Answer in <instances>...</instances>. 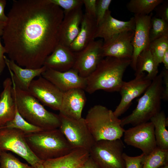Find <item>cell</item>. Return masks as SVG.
Here are the masks:
<instances>
[{
	"label": "cell",
	"instance_id": "cell-1",
	"mask_svg": "<svg viewBox=\"0 0 168 168\" xmlns=\"http://www.w3.org/2000/svg\"><path fill=\"white\" fill-rule=\"evenodd\" d=\"M2 35L9 59L38 69L59 44L63 10L49 0H14Z\"/></svg>",
	"mask_w": 168,
	"mask_h": 168
},
{
	"label": "cell",
	"instance_id": "cell-2",
	"mask_svg": "<svg viewBox=\"0 0 168 168\" xmlns=\"http://www.w3.org/2000/svg\"><path fill=\"white\" fill-rule=\"evenodd\" d=\"M131 59L110 57L104 58L86 79L85 91L91 94L99 90L119 91L124 81V74L130 65Z\"/></svg>",
	"mask_w": 168,
	"mask_h": 168
},
{
	"label": "cell",
	"instance_id": "cell-3",
	"mask_svg": "<svg viewBox=\"0 0 168 168\" xmlns=\"http://www.w3.org/2000/svg\"><path fill=\"white\" fill-rule=\"evenodd\" d=\"M12 81L13 97L21 116L30 124L43 130L58 128L60 124L59 115L47 110L28 91L20 89Z\"/></svg>",
	"mask_w": 168,
	"mask_h": 168
},
{
	"label": "cell",
	"instance_id": "cell-4",
	"mask_svg": "<svg viewBox=\"0 0 168 168\" xmlns=\"http://www.w3.org/2000/svg\"><path fill=\"white\" fill-rule=\"evenodd\" d=\"M25 136L30 150L43 161L60 157L73 149L59 128L26 133Z\"/></svg>",
	"mask_w": 168,
	"mask_h": 168
},
{
	"label": "cell",
	"instance_id": "cell-5",
	"mask_svg": "<svg viewBox=\"0 0 168 168\" xmlns=\"http://www.w3.org/2000/svg\"><path fill=\"white\" fill-rule=\"evenodd\" d=\"M85 119L95 142L121 139L125 131L121 119L113 111L102 105L91 107Z\"/></svg>",
	"mask_w": 168,
	"mask_h": 168
},
{
	"label": "cell",
	"instance_id": "cell-6",
	"mask_svg": "<svg viewBox=\"0 0 168 168\" xmlns=\"http://www.w3.org/2000/svg\"><path fill=\"white\" fill-rule=\"evenodd\" d=\"M163 86L162 71L154 79L139 99L136 108L128 115L121 119V125L135 126L150 121L161 111Z\"/></svg>",
	"mask_w": 168,
	"mask_h": 168
},
{
	"label": "cell",
	"instance_id": "cell-7",
	"mask_svg": "<svg viewBox=\"0 0 168 168\" xmlns=\"http://www.w3.org/2000/svg\"><path fill=\"white\" fill-rule=\"evenodd\" d=\"M124 147L121 139L96 141L89 151L90 156L100 168H125Z\"/></svg>",
	"mask_w": 168,
	"mask_h": 168
},
{
	"label": "cell",
	"instance_id": "cell-8",
	"mask_svg": "<svg viewBox=\"0 0 168 168\" xmlns=\"http://www.w3.org/2000/svg\"><path fill=\"white\" fill-rule=\"evenodd\" d=\"M58 115L60 120L58 128L72 147L82 148L89 152L95 141L85 118L75 119Z\"/></svg>",
	"mask_w": 168,
	"mask_h": 168
},
{
	"label": "cell",
	"instance_id": "cell-9",
	"mask_svg": "<svg viewBox=\"0 0 168 168\" xmlns=\"http://www.w3.org/2000/svg\"><path fill=\"white\" fill-rule=\"evenodd\" d=\"M25 133L16 129L0 128V151H10L25 159L34 167L43 162L32 152L25 138Z\"/></svg>",
	"mask_w": 168,
	"mask_h": 168
},
{
	"label": "cell",
	"instance_id": "cell-10",
	"mask_svg": "<svg viewBox=\"0 0 168 168\" xmlns=\"http://www.w3.org/2000/svg\"><path fill=\"white\" fill-rule=\"evenodd\" d=\"M123 135L124 141L127 145L140 149L146 155L157 147L154 126L150 121L125 130Z\"/></svg>",
	"mask_w": 168,
	"mask_h": 168
},
{
	"label": "cell",
	"instance_id": "cell-11",
	"mask_svg": "<svg viewBox=\"0 0 168 168\" xmlns=\"http://www.w3.org/2000/svg\"><path fill=\"white\" fill-rule=\"evenodd\" d=\"M102 39L94 40L81 51L75 52V61L73 68L81 77L86 78L95 70L102 56Z\"/></svg>",
	"mask_w": 168,
	"mask_h": 168
},
{
	"label": "cell",
	"instance_id": "cell-12",
	"mask_svg": "<svg viewBox=\"0 0 168 168\" xmlns=\"http://www.w3.org/2000/svg\"><path fill=\"white\" fill-rule=\"evenodd\" d=\"M28 91L43 105L59 111L64 92L41 76L32 81Z\"/></svg>",
	"mask_w": 168,
	"mask_h": 168
},
{
	"label": "cell",
	"instance_id": "cell-13",
	"mask_svg": "<svg viewBox=\"0 0 168 168\" xmlns=\"http://www.w3.org/2000/svg\"><path fill=\"white\" fill-rule=\"evenodd\" d=\"M152 81L147 79L145 73L135 76L133 79L123 83L119 91L121 96L120 101L113 111L119 117L128 109L132 101L143 93L149 86Z\"/></svg>",
	"mask_w": 168,
	"mask_h": 168
},
{
	"label": "cell",
	"instance_id": "cell-14",
	"mask_svg": "<svg viewBox=\"0 0 168 168\" xmlns=\"http://www.w3.org/2000/svg\"><path fill=\"white\" fill-rule=\"evenodd\" d=\"M152 13L148 15H134L135 28L132 41L133 48L130 66L135 71L138 56L144 50L148 48L150 44L149 31Z\"/></svg>",
	"mask_w": 168,
	"mask_h": 168
},
{
	"label": "cell",
	"instance_id": "cell-15",
	"mask_svg": "<svg viewBox=\"0 0 168 168\" xmlns=\"http://www.w3.org/2000/svg\"><path fill=\"white\" fill-rule=\"evenodd\" d=\"M134 34V30H127L103 42V57H110L131 59L133 52L132 41Z\"/></svg>",
	"mask_w": 168,
	"mask_h": 168
},
{
	"label": "cell",
	"instance_id": "cell-16",
	"mask_svg": "<svg viewBox=\"0 0 168 168\" xmlns=\"http://www.w3.org/2000/svg\"><path fill=\"white\" fill-rule=\"evenodd\" d=\"M41 76L63 92L76 88L85 90L86 86V79L81 77L73 68L63 72L46 68Z\"/></svg>",
	"mask_w": 168,
	"mask_h": 168
},
{
	"label": "cell",
	"instance_id": "cell-17",
	"mask_svg": "<svg viewBox=\"0 0 168 168\" xmlns=\"http://www.w3.org/2000/svg\"><path fill=\"white\" fill-rule=\"evenodd\" d=\"M134 17L128 21L117 19L111 15V11H107L102 21L97 26L95 39L101 38L105 42L117 35L128 30H134Z\"/></svg>",
	"mask_w": 168,
	"mask_h": 168
},
{
	"label": "cell",
	"instance_id": "cell-18",
	"mask_svg": "<svg viewBox=\"0 0 168 168\" xmlns=\"http://www.w3.org/2000/svg\"><path fill=\"white\" fill-rule=\"evenodd\" d=\"M63 12L59 29V44L69 47L79 33L83 14L82 7Z\"/></svg>",
	"mask_w": 168,
	"mask_h": 168
},
{
	"label": "cell",
	"instance_id": "cell-19",
	"mask_svg": "<svg viewBox=\"0 0 168 168\" xmlns=\"http://www.w3.org/2000/svg\"><path fill=\"white\" fill-rule=\"evenodd\" d=\"M86 102L84 90L82 89L74 88L65 92L59 114L75 119L81 118Z\"/></svg>",
	"mask_w": 168,
	"mask_h": 168
},
{
	"label": "cell",
	"instance_id": "cell-20",
	"mask_svg": "<svg viewBox=\"0 0 168 168\" xmlns=\"http://www.w3.org/2000/svg\"><path fill=\"white\" fill-rule=\"evenodd\" d=\"M4 58L12 81L17 87L24 91H28L34 79L37 76H41L47 68L44 66L35 69L23 68L5 55Z\"/></svg>",
	"mask_w": 168,
	"mask_h": 168
},
{
	"label": "cell",
	"instance_id": "cell-21",
	"mask_svg": "<svg viewBox=\"0 0 168 168\" xmlns=\"http://www.w3.org/2000/svg\"><path fill=\"white\" fill-rule=\"evenodd\" d=\"M75 58V53L69 47L59 44L46 58L43 66L47 68L65 72L73 68Z\"/></svg>",
	"mask_w": 168,
	"mask_h": 168
},
{
	"label": "cell",
	"instance_id": "cell-22",
	"mask_svg": "<svg viewBox=\"0 0 168 168\" xmlns=\"http://www.w3.org/2000/svg\"><path fill=\"white\" fill-rule=\"evenodd\" d=\"M90 157L89 152L82 148H76L63 156L44 161L45 168H78L84 165Z\"/></svg>",
	"mask_w": 168,
	"mask_h": 168
},
{
	"label": "cell",
	"instance_id": "cell-23",
	"mask_svg": "<svg viewBox=\"0 0 168 168\" xmlns=\"http://www.w3.org/2000/svg\"><path fill=\"white\" fill-rule=\"evenodd\" d=\"M97 25L96 19L85 13L81 21L79 33L69 48L77 52L86 47L95 40Z\"/></svg>",
	"mask_w": 168,
	"mask_h": 168
},
{
	"label": "cell",
	"instance_id": "cell-24",
	"mask_svg": "<svg viewBox=\"0 0 168 168\" xmlns=\"http://www.w3.org/2000/svg\"><path fill=\"white\" fill-rule=\"evenodd\" d=\"M3 90L0 94V128L12 120L15 115L16 106L12 92L11 78H6L3 82Z\"/></svg>",
	"mask_w": 168,
	"mask_h": 168
},
{
	"label": "cell",
	"instance_id": "cell-25",
	"mask_svg": "<svg viewBox=\"0 0 168 168\" xmlns=\"http://www.w3.org/2000/svg\"><path fill=\"white\" fill-rule=\"evenodd\" d=\"M159 64L149 48L143 50L137 58L135 70V76L147 72V78L152 81L158 75Z\"/></svg>",
	"mask_w": 168,
	"mask_h": 168
},
{
	"label": "cell",
	"instance_id": "cell-26",
	"mask_svg": "<svg viewBox=\"0 0 168 168\" xmlns=\"http://www.w3.org/2000/svg\"><path fill=\"white\" fill-rule=\"evenodd\" d=\"M154 126V133L157 147L168 150V119L165 113L161 111L150 120Z\"/></svg>",
	"mask_w": 168,
	"mask_h": 168
},
{
	"label": "cell",
	"instance_id": "cell-27",
	"mask_svg": "<svg viewBox=\"0 0 168 168\" xmlns=\"http://www.w3.org/2000/svg\"><path fill=\"white\" fill-rule=\"evenodd\" d=\"M163 0H131L126 4L127 9L134 15H148Z\"/></svg>",
	"mask_w": 168,
	"mask_h": 168
},
{
	"label": "cell",
	"instance_id": "cell-28",
	"mask_svg": "<svg viewBox=\"0 0 168 168\" xmlns=\"http://www.w3.org/2000/svg\"><path fill=\"white\" fill-rule=\"evenodd\" d=\"M168 163V150L157 147L152 152L146 155L142 168H159Z\"/></svg>",
	"mask_w": 168,
	"mask_h": 168
},
{
	"label": "cell",
	"instance_id": "cell-29",
	"mask_svg": "<svg viewBox=\"0 0 168 168\" xmlns=\"http://www.w3.org/2000/svg\"><path fill=\"white\" fill-rule=\"evenodd\" d=\"M2 127L16 129L23 131L25 133H34L43 130L41 128L30 124L25 120L20 114L16 107L15 115L13 119Z\"/></svg>",
	"mask_w": 168,
	"mask_h": 168
},
{
	"label": "cell",
	"instance_id": "cell-30",
	"mask_svg": "<svg viewBox=\"0 0 168 168\" xmlns=\"http://www.w3.org/2000/svg\"><path fill=\"white\" fill-rule=\"evenodd\" d=\"M166 35H168V22L152 16L149 31L150 42Z\"/></svg>",
	"mask_w": 168,
	"mask_h": 168
},
{
	"label": "cell",
	"instance_id": "cell-31",
	"mask_svg": "<svg viewBox=\"0 0 168 168\" xmlns=\"http://www.w3.org/2000/svg\"><path fill=\"white\" fill-rule=\"evenodd\" d=\"M148 48L156 62L160 64L164 54L168 49V35L150 42Z\"/></svg>",
	"mask_w": 168,
	"mask_h": 168
},
{
	"label": "cell",
	"instance_id": "cell-32",
	"mask_svg": "<svg viewBox=\"0 0 168 168\" xmlns=\"http://www.w3.org/2000/svg\"><path fill=\"white\" fill-rule=\"evenodd\" d=\"M0 168H32L21 162L10 153L2 151L0 154Z\"/></svg>",
	"mask_w": 168,
	"mask_h": 168
},
{
	"label": "cell",
	"instance_id": "cell-33",
	"mask_svg": "<svg viewBox=\"0 0 168 168\" xmlns=\"http://www.w3.org/2000/svg\"><path fill=\"white\" fill-rule=\"evenodd\" d=\"M51 3L64 9L67 12L82 7V0H49Z\"/></svg>",
	"mask_w": 168,
	"mask_h": 168
},
{
	"label": "cell",
	"instance_id": "cell-34",
	"mask_svg": "<svg viewBox=\"0 0 168 168\" xmlns=\"http://www.w3.org/2000/svg\"><path fill=\"white\" fill-rule=\"evenodd\" d=\"M145 155L142 153L140 155L130 156L124 152L123 157L125 164V168H142Z\"/></svg>",
	"mask_w": 168,
	"mask_h": 168
},
{
	"label": "cell",
	"instance_id": "cell-35",
	"mask_svg": "<svg viewBox=\"0 0 168 168\" xmlns=\"http://www.w3.org/2000/svg\"><path fill=\"white\" fill-rule=\"evenodd\" d=\"M112 1L111 0H96V20L98 26L103 20Z\"/></svg>",
	"mask_w": 168,
	"mask_h": 168
},
{
	"label": "cell",
	"instance_id": "cell-36",
	"mask_svg": "<svg viewBox=\"0 0 168 168\" xmlns=\"http://www.w3.org/2000/svg\"><path fill=\"white\" fill-rule=\"evenodd\" d=\"M154 11L155 17L163 19L168 22V1H164L157 6Z\"/></svg>",
	"mask_w": 168,
	"mask_h": 168
},
{
	"label": "cell",
	"instance_id": "cell-37",
	"mask_svg": "<svg viewBox=\"0 0 168 168\" xmlns=\"http://www.w3.org/2000/svg\"><path fill=\"white\" fill-rule=\"evenodd\" d=\"M5 23L6 22L0 21V75L2 73L6 66L4 58V54L6 53V51L1 40V37L2 35Z\"/></svg>",
	"mask_w": 168,
	"mask_h": 168
},
{
	"label": "cell",
	"instance_id": "cell-38",
	"mask_svg": "<svg viewBox=\"0 0 168 168\" xmlns=\"http://www.w3.org/2000/svg\"><path fill=\"white\" fill-rule=\"evenodd\" d=\"M85 8V13L96 19V0H82Z\"/></svg>",
	"mask_w": 168,
	"mask_h": 168
},
{
	"label": "cell",
	"instance_id": "cell-39",
	"mask_svg": "<svg viewBox=\"0 0 168 168\" xmlns=\"http://www.w3.org/2000/svg\"><path fill=\"white\" fill-rule=\"evenodd\" d=\"M162 73L163 89L162 99L167 101L168 100V69L164 68L161 71Z\"/></svg>",
	"mask_w": 168,
	"mask_h": 168
},
{
	"label": "cell",
	"instance_id": "cell-40",
	"mask_svg": "<svg viewBox=\"0 0 168 168\" xmlns=\"http://www.w3.org/2000/svg\"><path fill=\"white\" fill-rule=\"evenodd\" d=\"M6 2L5 0H0V21L4 22H6L8 19L7 16L4 13Z\"/></svg>",
	"mask_w": 168,
	"mask_h": 168
},
{
	"label": "cell",
	"instance_id": "cell-41",
	"mask_svg": "<svg viewBox=\"0 0 168 168\" xmlns=\"http://www.w3.org/2000/svg\"><path fill=\"white\" fill-rule=\"evenodd\" d=\"M84 165L86 168H100L90 156Z\"/></svg>",
	"mask_w": 168,
	"mask_h": 168
},
{
	"label": "cell",
	"instance_id": "cell-42",
	"mask_svg": "<svg viewBox=\"0 0 168 168\" xmlns=\"http://www.w3.org/2000/svg\"><path fill=\"white\" fill-rule=\"evenodd\" d=\"M161 63H163L164 68L168 69V49L166 51L163 56Z\"/></svg>",
	"mask_w": 168,
	"mask_h": 168
},
{
	"label": "cell",
	"instance_id": "cell-43",
	"mask_svg": "<svg viewBox=\"0 0 168 168\" xmlns=\"http://www.w3.org/2000/svg\"><path fill=\"white\" fill-rule=\"evenodd\" d=\"M43 162L38 164L34 167H32V168H45L43 165Z\"/></svg>",
	"mask_w": 168,
	"mask_h": 168
},
{
	"label": "cell",
	"instance_id": "cell-44",
	"mask_svg": "<svg viewBox=\"0 0 168 168\" xmlns=\"http://www.w3.org/2000/svg\"><path fill=\"white\" fill-rule=\"evenodd\" d=\"M159 168H168V163L161 166Z\"/></svg>",
	"mask_w": 168,
	"mask_h": 168
},
{
	"label": "cell",
	"instance_id": "cell-45",
	"mask_svg": "<svg viewBox=\"0 0 168 168\" xmlns=\"http://www.w3.org/2000/svg\"><path fill=\"white\" fill-rule=\"evenodd\" d=\"M78 168H86V167L84 165Z\"/></svg>",
	"mask_w": 168,
	"mask_h": 168
},
{
	"label": "cell",
	"instance_id": "cell-46",
	"mask_svg": "<svg viewBox=\"0 0 168 168\" xmlns=\"http://www.w3.org/2000/svg\"><path fill=\"white\" fill-rule=\"evenodd\" d=\"M1 152V151H0V154Z\"/></svg>",
	"mask_w": 168,
	"mask_h": 168
}]
</instances>
